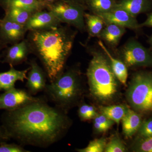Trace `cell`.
<instances>
[{"instance_id": "24", "label": "cell", "mask_w": 152, "mask_h": 152, "mask_svg": "<svg viewBox=\"0 0 152 152\" xmlns=\"http://www.w3.org/2000/svg\"><path fill=\"white\" fill-rule=\"evenodd\" d=\"M93 121L94 127L98 133H104L108 130L115 122L108 117L101 113L98 114Z\"/></svg>"}, {"instance_id": "3", "label": "cell", "mask_w": 152, "mask_h": 152, "mask_svg": "<svg viewBox=\"0 0 152 152\" xmlns=\"http://www.w3.org/2000/svg\"><path fill=\"white\" fill-rule=\"evenodd\" d=\"M86 75L89 91L93 97L102 102L113 99L118 91V80L104 52H94Z\"/></svg>"}, {"instance_id": "18", "label": "cell", "mask_w": 152, "mask_h": 152, "mask_svg": "<svg viewBox=\"0 0 152 152\" xmlns=\"http://www.w3.org/2000/svg\"><path fill=\"white\" fill-rule=\"evenodd\" d=\"M1 2L5 10L16 8L33 14L40 11L44 6L43 2L38 0H1Z\"/></svg>"}, {"instance_id": "5", "label": "cell", "mask_w": 152, "mask_h": 152, "mask_svg": "<svg viewBox=\"0 0 152 152\" xmlns=\"http://www.w3.org/2000/svg\"><path fill=\"white\" fill-rule=\"evenodd\" d=\"M126 96L134 110L140 114L152 113V72L142 71L135 74Z\"/></svg>"}, {"instance_id": "26", "label": "cell", "mask_w": 152, "mask_h": 152, "mask_svg": "<svg viewBox=\"0 0 152 152\" xmlns=\"http://www.w3.org/2000/svg\"><path fill=\"white\" fill-rule=\"evenodd\" d=\"M127 151V148L124 143L117 134L112 136L107 142L105 152H124Z\"/></svg>"}, {"instance_id": "13", "label": "cell", "mask_w": 152, "mask_h": 152, "mask_svg": "<svg viewBox=\"0 0 152 152\" xmlns=\"http://www.w3.org/2000/svg\"><path fill=\"white\" fill-rule=\"evenodd\" d=\"M29 52L26 41L14 44L7 50L3 62L7 63L10 66L18 65L26 60Z\"/></svg>"}, {"instance_id": "25", "label": "cell", "mask_w": 152, "mask_h": 152, "mask_svg": "<svg viewBox=\"0 0 152 152\" xmlns=\"http://www.w3.org/2000/svg\"><path fill=\"white\" fill-rule=\"evenodd\" d=\"M98 114L94 106L82 102L79 104L78 115L81 121H85L94 119Z\"/></svg>"}, {"instance_id": "33", "label": "cell", "mask_w": 152, "mask_h": 152, "mask_svg": "<svg viewBox=\"0 0 152 152\" xmlns=\"http://www.w3.org/2000/svg\"><path fill=\"white\" fill-rule=\"evenodd\" d=\"M149 43L152 48V35L150 37L149 39Z\"/></svg>"}, {"instance_id": "7", "label": "cell", "mask_w": 152, "mask_h": 152, "mask_svg": "<svg viewBox=\"0 0 152 152\" xmlns=\"http://www.w3.org/2000/svg\"><path fill=\"white\" fill-rule=\"evenodd\" d=\"M50 11L60 22L73 25L80 30L85 28L84 13L79 6L61 2L52 6Z\"/></svg>"}, {"instance_id": "35", "label": "cell", "mask_w": 152, "mask_h": 152, "mask_svg": "<svg viewBox=\"0 0 152 152\" xmlns=\"http://www.w3.org/2000/svg\"><path fill=\"white\" fill-rule=\"evenodd\" d=\"M46 1H47L52 2L53 1H54V0H46Z\"/></svg>"}, {"instance_id": "15", "label": "cell", "mask_w": 152, "mask_h": 152, "mask_svg": "<svg viewBox=\"0 0 152 152\" xmlns=\"http://www.w3.org/2000/svg\"><path fill=\"white\" fill-rule=\"evenodd\" d=\"M141 114L128 108L121 121L123 132L127 138H131L137 132L142 122Z\"/></svg>"}, {"instance_id": "14", "label": "cell", "mask_w": 152, "mask_h": 152, "mask_svg": "<svg viewBox=\"0 0 152 152\" xmlns=\"http://www.w3.org/2000/svg\"><path fill=\"white\" fill-rule=\"evenodd\" d=\"M8 71L0 72V92L8 91L15 88L18 81L23 82L27 78V74L30 67L24 70L15 69L14 66H10Z\"/></svg>"}, {"instance_id": "28", "label": "cell", "mask_w": 152, "mask_h": 152, "mask_svg": "<svg viewBox=\"0 0 152 152\" xmlns=\"http://www.w3.org/2000/svg\"><path fill=\"white\" fill-rule=\"evenodd\" d=\"M133 151L138 152H152V136L137 137L133 145Z\"/></svg>"}, {"instance_id": "6", "label": "cell", "mask_w": 152, "mask_h": 152, "mask_svg": "<svg viewBox=\"0 0 152 152\" xmlns=\"http://www.w3.org/2000/svg\"><path fill=\"white\" fill-rule=\"evenodd\" d=\"M122 61L127 67H152V53L135 40L128 42L121 51Z\"/></svg>"}, {"instance_id": "30", "label": "cell", "mask_w": 152, "mask_h": 152, "mask_svg": "<svg viewBox=\"0 0 152 152\" xmlns=\"http://www.w3.org/2000/svg\"><path fill=\"white\" fill-rule=\"evenodd\" d=\"M20 144H8L7 142L0 143V152H29Z\"/></svg>"}, {"instance_id": "16", "label": "cell", "mask_w": 152, "mask_h": 152, "mask_svg": "<svg viewBox=\"0 0 152 152\" xmlns=\"http://www.w3.org/2000/svg\"><path fill=\"white\" fill-rule=\"evenodd\" d=\"M151 0H121L116 3L115 8L122 9L132 16L145 12L151 8Z\"/></svg>"}, {"instance_id": "34", "label": "cell", "mask_w": 152, "mask_h": 152, "mask_svg": "<svg viewBox=\"0 0 152 152\" xmlns=\"http://www.w3.org/2000/svg\"><path fill=\"white\" fill-rule=\"evenodd\" d=\"M2 46H3L0 43V51H1V49L2 48Z\"/></svg>"}, {"instance_id": "22", "label": "cell", "mask_w": 152, "mask_h": 152, "mask_svg": "<svg viewBox=\"0 0 152 152\" xmlns=\"http://www.w3.org/2000/svg\"><path fill=\"white\" fill-rule=\"evenodd\" d=\"M5 12L6 18L24 26L33 14L28 11L16 8L6 9Z\"/></svg>"}, {"instance_id": "4", "label": "cell", "mask_w": 152, "mask_h": 152, "mask_svg": "<svg viewBox=\"0 0 152 152\" xmlns=\"http://www.w3.org/2000/svg\"><path fill=\"white\" fill-rule=\"evenodd\" d=\"M44 92L47 100L67 113L69 109L81 102L84 89L80 71L71 69L64 71L53 81L47 84Z\"/></svg>"}, {"instance_id": "23", "label": "cell", "mask_w": 152, "mask_h": 152, "mask_svg": "<svg viewBox=\"0 0 152 152\" xmlns=\"http://www.w3.org/2000/svg\"><path fill=\"white\" fill-rule=\"evenodd\" d=\"M88 4L95 14L100 15L114 10L116 2L114 0H89Z\"/></svg>"}, {"instance_id": "31", "label": "cell", "mask_w": 152, "mask_h": 152, "mask_svg": "<svg viewBox=\"0 0 152 152\" xmlns=\"http://www.w3.org/2000/svg\"><path fill=\"white\" fill-rule=\"evenodd\" d=\"M10 140V138L9 137L4 127L2 126H0V143L7 142Z\"/></svg>"}, {"instance_id": "9", "label": "cell", "mask_w": 152, "mask_h": 152, "mask_svg": "<svg viewBox=\"0 0 152 152\" xmlns=\"http://www.w3.org/2000/svg\"><path fill=\"white\" fill-rule=\"evenodd\" d=\"M27 30L24 25L4 17L0 20V43L3 46L17 43L23 37Z\"/></svg>"}, {"instance_id": "19", "label": "cell", "mask_w": 152, "mask_h": 152, "mask_svg": "<svg viewBox=\"0 0 152 152\" xmlns=\"http://www.w3.org/2000/svg\"><path fill=\"white\" fill-rule=\"evenodd\" d=\"M126 32V28L114 24H106L99 37L111 45L116 46Z\"/></svg>"}, {"instance_id": "11", "label": "cell", "mask_w": 152, "mask_h": 152, "mask_svg": "<svg viewBox=\"0 0 152 152\" xmlns=\"http://www.w3.org/2000/svg\"><path fill=\"white\" fill-rule=\"evenodd\" d=\"M98 15L103 19L105 24H114L132 29L141 27L136 18L122 9L115 8L108 12Z\"/></svg>"}, {"instance_id": "21", "label": "cell", "mask_w": 152, "mask_h": 152, "mask_svg": "<svg viewBox=\"0 0 152 152\" xmlns=\"http://www.w3.org/2000/svg\"><path fill=\"white\" fill-rule=\"evenodd\" d=\"M84 19L90 35L99 37L106 25L103 19L99 15L88 13H84Z\"/></svg>"}, {"instance_id": "8", "label": "cell", "mask_w": 152, "mask_h": 152, "mask_svg": "<svg viewBox=\"0 0 152 152\" xmlns=\"http://www.w3.org/2000/svg\"><path fill=\"white\" fill-rule=\"evenodd\" d=\"M44 98L34 96L27 90L14 88L0 95V110H12Z\"/></svg>"}, {"instance_id": "29", "label": "cell", "mask_w": 152, "mask_h": 152, "mask_svg": "<svg viewBox=\"0 0 152 152\" xmlns=\"http://www.w3.org/2000/svg\"><path fill=\"white\" fill-rule=\"evenodd\" d=\"M137 137L152 136V117L142 121L137 132Z\"/></svg>"}, {"instance_id": "1", "label": "cell", "mask_w": 152, "mask_h": 152, "mask_svg": "<svg viewBox=\"0 0 152 152\" xmlns=\"http://www.w3.org/2000/svg\"><path fill=\"white\" fill-rule=\"evenodd\" d=\"M2 126L19 144L46 148L60 141L71 125L67 113L47 103L45 97L20 108L6 111Z\"/></svg>"}, {"instance_id": "32", "label": "cell", "mask_w": 152, "mask_h": 152, "mask_svg": "<svg viewBox=\"0 0 152 152\" xmlns=\"http://www.w3.org/2000/svg\"><path fill=\"white\" fill-rule=\"evenodd\" d=\"M141 26H148L152 27V12L148 15L147 19L142 24L140 25Z\"/></svg>"}, {"instance_id": "12", "label": "cell", "mask_w": 152, "mask_h": 152, "mask_svg": "<svg viewBox=\"0 0 152 152\" xmlns=\"http://www.w3.org/2000/svg\"><path fill=\"white\" fill-rule=\"evenodd\" d=\"M60 21L50 11H39L32 15L25 25L27 30L35 31L50 29L58 26Z\"/></svg>"}, {"instance_id": "2", "label": "cell", "mask_w": 152, "mask_h": 152, "mask_svg": "<svg viewBox=\"0 0 152 152\" xmlns=\"http://www.w3.org/2000/svg\"><path fill=\"white\" fill-rule=\"evenodd\" d=\"M32 43L51 83L64 71L68 56L73 46L74 35L58 26L32 31Z\"/></svg>"}, {"instance_id": "20", "label": "cell", "mask_w": 152, "mask_h": 152, "mask_svg": "<svg viewBox=\"0 0 152 152\" xmlns=\"http://www.w3.org/2000/svg\"><path fill=\"white\" fill-rule=\"evenodd\" d=\"M128 107L124 105H113L102 106L99 108L101 113L113 121L117 124H119L128 110Z\"/></svg>"}, {"instance_id": "17", "label": "cell", "mask_w": 152, "mask_h": 152, "mask_svg": "<svg viewBox=\"0 0 152 152\" xmlns=\"http://www.w3.org/2000/svg\"><path fill=\"white\" fill-rule=\"evenodd\" d=\"M98 44L107 57L112 70L118 81L126 86L128 76L127 66L122 61L114 58L102 41L99 40Z\"/></svg>"}, {"instance_id": "27", "label": "cell", "mask_w": 152, "mask_h": 152, "mask_svg": "<svg viewBox=\"0 0 152 152\" xmlns=\"http://www.w3.org/2000/svg\"><path fill=\"white\" fill-rule=\"evenodd\" d=\"M107 143V140L104 138L96 139L91 141L86 148L78 149L77 151L79 152H104Z\"/></svg>"}, {"instance_id": "10", "label": "cell", "mask_w": 152, "mask_h": 152, "mask_svg": "<svg viewBox=\"0 0 152 152\" xmlns=\"http://www.w3.org/2000/svg\"><path fill=\"white\" fill-rule=\"evenodd\" d=\"M30 69L28 72L26 87L31 94L35 96L38 93L44 91L47 84V76L37 64L33 60L30 62Z\"/></svg>"}]
</instances>
